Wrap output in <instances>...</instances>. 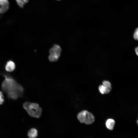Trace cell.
<instances>
[{
  "instance_id": "obj_5",
  "label": "cell",
  "mask_w": 138,
  "mask_h": 138,
  "mask_svg": "<svg viewBox=\"0 0 138 138\" xmlns=\"http://www.w3.org/2000/svg\"><path fill=\"white\" fill-rule=\"evenodd\" d=\"M99 89L100 92L102 94L109 93L111 90V83L108 82H104L103 85L99 86Z\"/></svg>"
},
{
  "instance_id": "obj_7",
  "label": "cell",
  "mask_w": 138,
  "mask_h": 138,
  "mask_svg": "<svg viewBox=\"0 0 138 138\" xmlns=\"http://www.w3.org/2000/svg\"><path fill=\"white\" fill-rule=\"evenodd\" d=\"M16 68V65L13 61L10 60L8 61L5 66V70L7 72H11L14 71Z\"/></svg>"
},
{
  "instance_id": "obj_9",
  "label": "cell",
  "mask_w": 138,
  "mask_h": 138,
  "mask_svg": "<svg viewBox=\"0 0 138 138\" xmlns=\"http://www.w3.org/2000/svg\"><path fill=\"white\" fill-rule=\"evenodd\" d=\"M115 124V121L113 119H109L106 121V125L107 129L110 130L113 129Z\"/></svg>"
},
{
  "instance_id": "obj_12",
  "label": "cell",
  "mask_w": 138,
  "mask_h": 138,
  "mask_svg": "<svg viewBox=\"0 0 138 138\" xmlns=\"http://www.w3.org/2000/svg\"><path fill=\"white\" fill-rule=\"evenodd\" d=\"M133 37L134 39L138 40V28L135 30L133 34Z\"/></svg>"
},
{
  "instance_id": "obj_14",
  "label": "cell",
  "mask_w": 138,
  "mask_h": 138,
  "mask_svg": "<svg viewBox=\"0 0 138 138\" xmlns=\"http://www.w3.org/2000/svg\"><path fill=\"white\" fill-rule=\"evenodd\" d=\"M136 122H137V124L138 125V118L137 119V120Z\"/></svg>"
},
{
  "instance_id": "obj_2",
  "label": "cell",
  "mask_w": 138,
  "mask_h": 138,
  "mask_svg": "<svg viewBox=\"0 0 138 138\" xmlns=\"http://www.w3.org/2000/svg\"><path fill=\"white\" fill-rule=\"evenodd\" d=\"M23 107L31 117L39 118L42 114V109L37 103L25 102L23 103Z\"/></svg>"
},
{
  "instance_id": "obj_8",
  "label": "cell",
  "mask_w": 138,
  "mask_h": 138,
  "mask_svg": "<svg viewBox=\"0 0 138 138\" xmlns=\"http://www.w3.org/2000/svg\"><path fill=\"white\" fill-rule=\"evenodd\" d=\"M27 135L29 138H36L38 135L37 130L35 128H32L28 131Z\"/></svg>"
},
{
  "instance_id": "obj_11",
  "label": "cell",
  "mask_w": 138,
  "mask_h": 138,
  "mask_svg": "<svg viewBox=\"0 0 138 138\" xmlns=\"http://www.w3.org/2000/svg\"><path fill=\"white\" fill-rule=\"evenodd\" d=\"M4 96L2 91H0V105L2 104L4 102Z\"/></svg>"
},
{
  "instance_id": "obj_1",
  "label": "cell",
  "mask_w": 138,
  "mask_h": 138,
  "mask_svg": "<svg viewBox=\"0 0 138 138\" xmlns=\"http://www.w3.org/2000/svg\"><path fill=\"white\" fill-rule=\"evenodd\" d=\"M5 79L2 84L3 90L7 94L14 93L19 97L22 96L24 89L22 86L18 83L11 76L6 74L4 75Z\"/></svg>"
},
{
  "instance_id": "obj_4",
  "label": "cell",
  "mask_w": 138,
  "mask_h": 138,
  "mask_svg": "<svg viewBox=\"0 0 138 138\" xmlns=\"http://www.w3.org/2000/svg\"><path fill=\"white\" fill-rule=\"evenodd\" d=\"M61 52V49L58 45L55 44L50 49V54L48 57L50 61L55 62L59 58Z\"/></svg>"
},
{
  "instance_id": "obj_15",
  "label": "cell",
  "mask_w": 138,
  "mask_h": 138,
  "mask_svg": "<svg viewBox=\"0 0 138 138\" xmlns=\"http://www.w3.org/2000/svg\"><path fill=\"white\" fill-rule=\"evenodd\" d=\"M57 0V1H60V0Z\"/></svg>"
},
{
  "instance_id": "obj_3",
  "label": "cell",
  "mask_w": 138,
  "mask_h": 138,
  "mask_svg": "<svg viewBox=\"0 0 138 138\" xmlns=\"http://www.w3.org/2000/svg\"><path fill=\"white\" fill-rule=\"evenodd\" d=\"M77 118L80 123L87 124H91L95 121V117L93 114L86 110L79 112L77 115Z\"/></svg>"
},
{
  "instance_id": "obj_6",
  "label": "cell",
  "mask_w": 138,
  "mask_h": 138,
  "mask_svg": "<svg viewBox=\"0 0 138 138\" xmlns=\"http://www.w3.org/2000/svg\"><path fill=\"white\" fill-rule=\"evenodd\" d=\"M9 7V3L8 0H0V14L6 12Z\"/></svg>"
},
{
  "instance_id": "obj_10",
  "label": "cell",
  "mask_w": 138,
  "mask_h": 138,
  "mask_svg": "<svg viewBox=\"0 0 138 138\" xmlns=\"http://www.w3.org/2000/svg\"><path fill=\"white\" fill-rule=\"evenodd\" d=\"M18 6L20 8H23L27 3L29 0H15Z\"/></svg>"
},
{
  "instance_id": "obj_13",
  "label": "cell",
  "mask_w": 138,
  "mask_h": 138,
  "mask_svg": "<svg viewBox=\"0 0 138 138\" xmlns=\"http://www.w3.org/2000/svg\"><path fill=\"white\" fill-rule=\"evenodd\" d=\"M135 51L136 55L138 56V47L135 48Z\"/></svg>"
}]
</instances>
